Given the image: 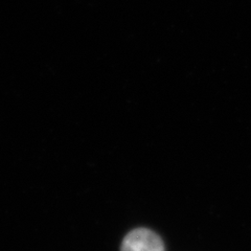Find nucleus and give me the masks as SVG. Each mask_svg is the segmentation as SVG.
Wrapping results in <instances>:
<instances>
[{
    "instance_id": "nucleus-1",
    "label": "nucleus",
    "mask_w": 251,
    "mask_h": 251,
    "mask_svg": "<svg viewBox=\"0 0 251 251\" xmlns=\"http://www.w3.org/2000/svg\"><path fill=\"white\" fill-rule=\"evenodd\" d=\"M121 251H164V245L152 230L138 228L125 238Z\"/></svg>"
}]
</instances>
